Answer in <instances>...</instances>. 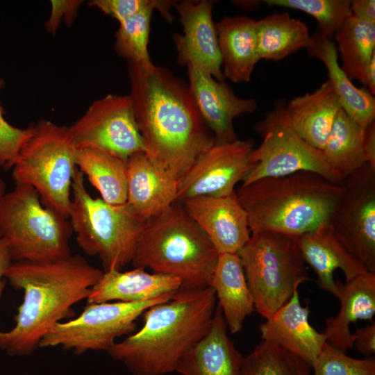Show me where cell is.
<instances>
[{"instance_id": "cell-15", "label": "cell", "mask_w": 375, "mask_h": 375, "mask_svg": "<svg viewBox=\"0 0 375 375\" xmlns=\"http://www.w3.org/2000/svg\"><path fill=\"white\" fill-rule=\"evenodd\" d=\"M174 6L183 26V34L174 35L178 62L224 81L216 27L212 17L213 2L185 0L175 2Z\"/></svg>"}, {"instance_id": "cell-14", "label": "cell", "mask_w": 375, "mask_h": 375, "mask_svg": "<svg viewBox=\"0 0 375 375\" xmlns=\"http://www.w3.org/2000/svg\"><path fill=\"white\" fill-rule=\"evenodd\" d=\"M251 138L216 144L203 154L178 181L177 202L199 196L232 194L251 167L253 149Z\"/></svg>"}, {"instance_id": "cell-16", "label": "cell", "mask_w": 375, "mask_h": 375, "mask_svg": "<svg viewBox=\"0 0 375 375\" xmlns=\"http://www.w3.org/2000/svg\"><path fill=\"white\" fill-rule=\"evenodd\" d=\"M182 202L219 254L237 253L249 240L247 214L235 191L227 196H199Z\"/></svg>"}, {"instance_id": "cell-34", "label": "cell", "mask_w": 375, "mask_h": 375, "mask_svg": "<svg viewBox=\"0 0 375 375\" xmlns=\"http://www.w3.org/2000/svg\"><path fill=\"white\" fill-rule=\"evenodd\" d=\"M270 6L301 10L313 17L318 23L317 31L331 39L351 15L349 0H265Z\"/></svg>"}, {"instance_id": "cell-42", "label": "cell", "mask_w": 375, "mask_h": 375, "mask_svg": "<svg viewBox=\"0 0 375 375\" xmlns=\"http://www.w3.org/2000/svg\"><path fill=\"white\" fill-rule=\"evenodd\" d=\"M12 262L6 242L0 238V301L6 285V272Z\"/></svg>"}, {"instance_id": "cell-1", "label": "cell", "mask_w": 375, "mask_h": 375, "mask_svg": "<svg viewBox=\"0 0 375 375\" xmlns=\"http://www.w3.org/2000/svg\"><path fill=\"white\" fill-rule=\"evenodd\" d=\"M135 120L144 153L160 170L178 181L215 143L188 83L168 69L128 62Z\"/></svg>"}, {"instance_id": "cell-8", "label": "cell", "mask_w": 375, "mask_h": 375, "mask_svg": "<svg viewBox=\"0 0 375 375\" xmlns=\"http://www.w3.org/2000/svg\"><path fill=\"white\" fill-rule=\"evenodd\" d=\"M0 231L12 261H54L72 256L68 219L44 206L30 185H15L0 197Z\"/></svg>"}, {"instance_id": "cell-31", "label": "cell", "mask_w": 375, "mask_h": 375, "mask_svg": "<svg viewBox=\"0 0 375 375\" xmlns=\"http://www.w3.org/2000/svg\"><path fill=\"white\" fill-rule=\"evenodd\" d=\"M341 57L342 69L352 81L365 85V72L375 55V24L349 16L334 35Z\"/></svg>"}, {"instance_id": "cell-17", "label": "cell", "mask_w": 375, "mask_h": 375, "mask_svg": "<svg viewBox=\"0 0 375 375\" xmlns=\"http://www.w3.org/2000/svg\"><path fill=\"white\" fill-rule=\"evenodd\" d=\"M186 67L191 93L205 123L214 133L215 143L236 140L233 120L240 115L254 112L256 101L240 98L224 81L192 66Z\"/></svg>"}, {"instance_id": "cell-35", "label": "cell", "mask_w": 375, "mask_h": 375, "mask_svg": "<svg viewBox=\"0 0 375 375\" xmlns=\"http://www.w3.org/2000/svg\"><path fill=\"white\" fill-rule=\"evenodd\" d=\"M312 368L314 375H375V359L353 358L326 343Z\"/></svg>"}, {"instance_id": "cell-43", "label": "cell", "mask_w": 375, "mask_h": 375, "mask_svg": "<svg viewBox=\"0 0 375 375\" xmlns=\"http://www.w3.org/2000/svg\"><path fill=\"white\" fill-rule=\"evenodd\" d=\"M365 85L368 87L372 94H375V55L373 56L365 69Z\"/></svg>"}, {"instance_id": "cell-18", "label": "cell", "mask_w": 375, "mask_h": 375, "mask_svg": "<svg viewBox=\"0 0 375 375\" xmlns=\"http://www.w3.org/2000/svg\"><path fill=\"white\" fill-rule=\"evenodd\" d=\"M310 310L303 307L298 290L259 327L262 340L300 357L312 367L326 344V337L309 323Z\"/></svg>"}, {"instance_id": "cell-12", "label": "cell", "mask_w": 375, "mask_h": 375, "mask_svg": "<svg viewBox=\"0 0 375 375\" xmlns=\"http://www.w3.org/2000/svg\"><path fill=\"white\" fill-rule=\"evenodd\" d=\"M342 185L328 225L343 248L375 274V169L365 164Z\"/></svg>"}, {"instance_id": "cell-13", "label": "cell", "mask_w": 375, "mask_h": 375, "mask_svg": "<svg viewBox=\"0 0 375 375\" xmlns=\"http://www.w3.org/2000/svg\"><path fill=\"white\" fill-rule=\"evenodd\" d=\"M68 127L78 149H99L124 160L145 150L129 94H109L94 101Z\"/></svg>"}, {"instance_id": "cell-11", "label": "cell", "mask_w": 375, "mask_h": 375, "mask_svg": "<svg viewBox=\"0 0 375 375\" xmlns=\"http://www.w3.org/2000/svg\"><path fill=\"white\" fill-rule=\"evenodd\" d=\"M175 293L140 302L88 303L78 317L55 324L39 348L60 347L76 355L108 351L116 338L134 332L136 319L147 309L169 300Z\"/></svg>"}, {"instance_id": "cell-21", "label": "cell", "mask_w": 375, "mask_h": 375, "mask_svg": "<svg viewBox=\"0 0 375 375\" xmlns=\"http://www.w3.org/2000/svg\"><path fill=\"white\" fill-rule=\"evenodd\" d=\"M305 262L317 275V284L337 297L338 282L334 280V272L340 269L346 281L367 272L339 243L328 224L295 238Z\"/></svg>"}, {"instance_id": "cell-6", "label": "cell", "mask_w": 375, "mask_h": 375, "mask_svg": "<svg viewBox=\"0 0 375 375\" xmlns=\"http://www.w3.org/2000/svg\"><path fill=\"white\" fill-rule=\"evenodd\" d=\"M68 219L80 248L90 256H98L103 272L121 270L131 263L147 222L126 202L113 205L93 198L77 167Z\"/></svg>"}, {"instance_id": "cell-37", "label": "cell", "mask_w": 375, "mask_h": 375, "mask_svg": "<svg viewBox=\"0 0 375 375\" xmlns=\"http://www.w3.org/2000/svg\"><path fill=\"white\" fill-rule=\"evenodd\" d=\"M4 81L0 78V90ZM3 108L0 103V167L10 169L15 164L19 152L31 136L33 123L25 128L15 127L4 118Z\"/></svg>"}, {"instance_id": "cell-4", "label": "cell", "mask_w": 375, "mask_h": 375, "mask_svg": "<svg viewBox=\"0 0 375 375\" xmlns=\"http://www.w3.org/2000/svg\"><path fill=\"white\" fill-rule=\"evenodd\" d=\"M312 172L266 177L241 185L237 197L251 233L267 231L296 238L328 223L342 192Z\"/></svg>"}, {"instance_id": "cell-33", "label": "cell", "mask_w": 375, "mask_h": 375, "mask_svg": "<svg viewBox=\"0 0 375 375\" xmlns=\"http://www.w3.org/2000/svg\"><path fill=\"white\" fill-rule=\"evenodd\" d=\"M153 7L147 8L119 23L115 33L114 49L118 56L144 67L152 62L149 51L151 20Z\"/></svg>"}, {"instance_id": "cell-30", "label": "cell", "mask_w": 375, "mask_h": 375, "mask_svg": "<svg viewBox=\"0 0 375 375\" xmlns=\"http://www.w3.org/2000/svg\"><path fill=\"white\" fill-rule=\"evenodd\" d=\"M365 131L342 108L321 151L328 166L344 180L367 164Z\"/></svg>"}, {"instance_id": "cell-7", "label": "cell", "mask_w": 375, "mask_h": 375, "mask_svg": "<svg viewBox=\"0 0 375 375\" xmlns=\"http://www.w3.org/2000/svg\"><path fill=\"white\" fill-rule=\"evenodd\" d=\"M33 127L12 167L15 184L32 186L44 206L68 219L78 149L67 126L40 119Z\"/></svg>"}, {"instance_id": "cell-29", "label": "cell", "mask_w": 375, "mask_h": 375, "mask_svg": "<svg viewBox=\"0 0 375 375\" xmlns=\"http://www.w3.org/2000/svg\"><path fill=\"white\" fill-rule=\"evenodd\" d=\"M76 167L104 201L113 205L126 202V160L99 149L82 148L78 149Z\"/></svg>"}, {"instance_id": "cell-22", "label": "cell", "mask_w": 375, "mask_h": 375, "mask_svg": "<svg viewBox=\"0 0 375 375\" xmlns=\"http://www.w3.org/2000/svg\"><path fill=\"white\" fill-rule=\"evenodd\" d=\"M181 287V281L176 278L149 273L141 268L126 272L110 269L103 272L91 288L87 302H140L174 294Z\"/></svg>"}, {"instance_id": "cell-28", "label": "cell", "mask_w": 375, "mask_h": 375, "mask_svg": "<svg viewBox=\"0 0 375 375\" xmlns=\"http://www.w3.org/2000/svg\"><path fill=\"white\" fill-rule=\"evenodd\" d=\"M256 32L259 60H282L306 48L310 37L307 25L288 12L256 20Z\"/></svg>"}, {"instance_id": "cell-5", "label": "cell", "mask_w": 375, "mask_h": 375, "mask_svg": "<svg viewBox=\"0 0 375 375\" xmlns=\"http://www.w3.org/2000/svg\"><path fill=\"white\" fill-rule=\"evenodd\" d=\"M219 253L176 203L147 220L131 263L135 268L178 278L180 290L210 285Z\"/></svg>"}, {"instance_id": "cell-20", "label": "cell", "mask_w": 375, "mask_h": 375, "mask_svg": "<svg viewBox=\"0 0 375 375\" xmlns=\"http://www.w3.org/2000/svg\"><path fill=\"white\" fill-rule=\"evenodd\" d=\"M127 200L135 212L148 220L177 202V183L156 167L144 152L126 160Z\"/></svg>"}, {"instance_id": "cell-2", "label": "cell", "mask_w": 375, "mask_h": 375, "mask_svg": "<svg viewBox=\"0 0 375 375\" xmlns=\"http://www.w3.org/2000/svg\"><path fill=\"white\" fill-rule=\"evenodd\" d=\"M103 272L80 255L54 261L12 262L6 279L23 291V301L14 326L0 328V349L10 356L31 355L55 324L73 317L72 306L87 299Z\"/></svg>"}, {"instance_id": "cell-10", "label": "cell", "mask_w": 375, "mask_h": 375, "mask_svg": "<svg viewBox=\"0 0 375 375\" xmlns=\"http://www.w3.org/2000/svg\"><path fill=\"white\" fill-rule=\"evenodd\" d=\"M255 131L262 142L252 151L251 167L242 185L301 171L315 172L333 183L342 184L344 179L328 166L322 151L307 143L292 128L283 101L274 103L273 109L255 125Z\"/></svg>"}, {"instance_id": "cell-9", "label": "cell", "mask_w": 375, "mask_h": 375, "mask_svg": "<svg viewBox=\"0 0 375 375\" xmlns=\"http://www.w3.org/2000/svg\"><path fill=\"white\" fill-rule=\"evenodd\" d=\"M237 254L254 309L265 319L309 280L306 262L294 238L267 231L251 233Z\"/></svg>"}, {"instance_id": "cell-3", "label": "cell", "mask_w": 375, "mask_h": 375, "mask_svg": "<svg viewBox=\"0 0 375 375\" xmlns=\"http://www.w3.org/2000/svg\"><path fill=\"white\" fill-rule=\"evenodd\" d=\"M217 304L210 286L179 290L169 300L147 309L142 327L107 352L133 375L175 372L180 360L208 331Z\"/></svg>"}, {"instance_id": "cell-25", "label": "cell", "mask_w": 375, "mask_h": 375, "mask_svg": "<svg viewBox=\"0 0 375 375\" xmlns=\"http://www.w3.org/2000/svg\"><path fill=\"white\" fill-rule=\"evenodd\" d=\"M215 27L224 78L249 82L259 60L256 20L247 16L226 17Z\"/></svg>"}, {"instance_id": "cell-23", "label": "cell", "mask_w": 375, "mask_h": 375, "mask_svg": "<svg viewBox=\"0 0 375 375\" xmlns=\"http://www.w3.org/2000/svg\"><path fill=\"white\" fill-rule=\"evenodd\" d=\"M337 298L340 308L335 317L325 320L324 333L332 347L346 352L353 344L350 324L358 320H370L375 314V274L366 272L345 284L338 282Z\"/></svg>"}, {"instance_id": "cell-41", "label": "cell", "mask_w": 375, "mask_h": 375, "mask_svg": "<svg viewBox=\"0 0 375 375\" xmlns=\"http://www.w3.org/2000/svg\"><path fill=\"white\" fill-rule=\"evenodd\" d=\"M364 150L367 164L375 169V125L371 124L365 131Z\"/></svg>"}, {"instance_id": "cell-32", "label": "cell", "mask_w": 375, "mask_h": 375, "mask_svg": "<svg viewBox=\"0 0 375 375\" xmlns=\"http://www.w3.org/2000/svg\"><path fill=\"white\" fill-rule=\"evenodd\" d=\"M312 366L294 353L262 340L244 357L240 375H311Z\"/></svg>"}, {"instance_id": "cell-26", "label": "cell", "mask_w": 375, "mask_h": 375, "mask_svg": "<svg viewBox=\"0 0 375 375\" xmlns=\"http://www.w3.org/2000/svg\"><path fill=\"white\" fill-rule=\"evenodd\" d=\"M341 109L328 80L314 92L295 97L286 105L292 128L307 143L320 151L324 147Z\"/></svg>"}, {"instance_id": "cell-44", "label": "cell", "mask_w": 375, "mask_h": 375, "mask_svg": "<svg viewBox=\"0 0 375 375\" xmlns=\"http://www.w3.org/2000/svg\"><path fill=\"white\" fill-rule=\"evenodd\" d=\"M6 193V184L4 181L0 177V197ZM0 238H1V234L0 231Z\"/></svg>"}, {"instance_id": "cell-24", "label": "cell", "mask_w": 375, "mask_h": 375, "mask_svg": "<svg viewBox=\"0 0 375 375\" xmlns=\"http://www.w3.org/2000/svg\"><path fill=\"white\" fill-rule=\"evenodd\" d=\"M310 56L325 65L328 81L342 108L364 131L375 119V99L367 90L356 87L338 64L335 43L316 31L306 48Z\"/></svg>"}, {"instance_id": "cell-38", "label": "cell", "mask_w": 375, "mask_h": 375, "mask_svg": "<svg viewBox=\"0 0 375 375\" xmlns=\"http://www.w3.org/2000/svg\"><path fill=\"white\" fill-rule=\"evenodd\" d=\"M83 2L81 0H51V12L44 24L46 31L54 35L62 22L72 25Z\"/></svg>"}, {"instance_id": "cell-40", "label": "cell", "mask_w": 375, "mask_h": 375, "mask_svg": "<svg viewBox=\"0 0 375 375\" xmlns=\"http://www.w3.org/2000/svg\"><path fill=\"white\" fill-rule=\"evenodd\" d=\"M350 10L353 17L375 24V1L353 0L350 1Z\"/></svg>"}, {"instance_id": "cell-45", "label": "cell", "mask_w": 375, "mask_h": 375, "mask_svg": "<svg viewBox=\"0 0 375 375\" xmlns=\"http://www.w3.org/2000/svg\"><path fill=\"white\" fill-rule=\"evenodd\" d=\"M26 375H33V374H26Z\"/></svg>"}, {"instance_id": "cell-39", "label": "cell", "mask_w": 375, "mask_h": 375, "mask_svg": "<svg viewBox=\"0 0 375 375\" xmlns=\"http://www.w3.org/2000/svg\"><path fill=\"white\" fill-rule=\"evenodd\" d=\"M356 349L364 356H372L375 353V322L358 328L353 333Z\"/></svg>"}, {"instance_id": "cell-27", "label": "cell", "mask_w": 375, "mask_h": 375, "mask_svg": "<svg viewBox=\"0 0 375 375\" xmlns=\"http://www.w3.org/2000/svg\"><path fill=\"white\" fill-rule=\"evenodd\" d=\"M215 292L229 331L235 334L243 327L254 303L237 253H220L210 285Z\"/></svg>"}, {"instance_id": "cell-36", "label": "cell", "mask_w": 375, "mask_h": 375, "mask_svg": "<svg viewBox=\"0 0 375 375\" xmlns=\"http://www.w3.org/2000/svg\"><path fill=\"white\" fill-rule=\"evenodd\" d=\"M175 2L162 0H91L88 4L115 19L119 23L149 7H153L167 21L171 22L173 17L169 10Z\"/></svg>"}, {"instance_id": "cell-19", "label": "cell", "mask_w": 375, "mask_h": 375, "mask_svg": "<svg viewBox=\"0 0 375 375\" xmlns=\"http://www.w3.org/2000/svg\"><path fill=\"white\" fill-rule=\"evenodd\" d=\"M227 331L217 304L208 331L180 360L175 372L181 375H240L244 357Z\"/></svg>"}]
</instances>
